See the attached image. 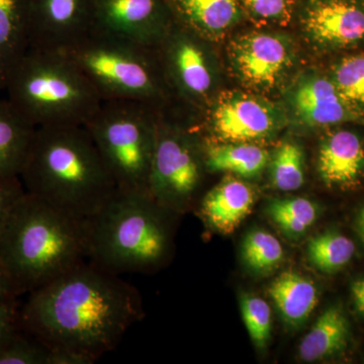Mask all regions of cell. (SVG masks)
Wrapping results in <instances>:
<instances>
[{
  "mask_svg": "<svg viewBox=\"0 0 364 364\" xmlns=\"http://www.w3.org/2000/svg\"><path fill=\"white\" fill-rule=\"evenodd\" d=\"M28 294L21 329L53 351L97 360L144 316L138 289L88 260Z\"/></svg>",
  "mask_w": 364,
  "mask_h": 364,
  "instance_id": "cell-1",
  "label": "cell"
},
{
  "mask_svg": "<svg viewBox=\"0 0 364 364\" xmlns=\"http://www.w3.org/2000/svg\"><path fill=\"white\" fill-rule=\"evenodd\" d=\"M20 178L26 193L80 224L119 191L85 126L36 128Z\"/></svg>",
  "mask_w": 364,
  "mask_h": 364,
  "instance_id": "cell-2",
  "label": "cell"
},
{
  "mask_svg": "<svg viewBox=\"0 0 364 364\" xmlns=\"http://www.w3.org/2000/svg\"><path fill=\"white\" fill-rule=\"evenodd\" d=\"M85 261L82 224L23 193L0 233V263L18 294H28Z\"/></svg>",
  "mask_w": 364,
  "mask_h": 364,
  "instance_id": "cell-3",
  "label": "cell"
},
{
  "mask_svg": "<svg viewBox=\"0 0 364 364\" xmlns=\"http://www.w3.org/2000/svg\"><path fill=\"white\" fill-rule=\"evenodd\" d=\"M169 212L148 193L117 191L82 224L87 260L119 275L155 269L169 252Z\"/></svg>",
  "mask_w": 364,
  "mask_h": 364,
  "instance_id": "cell-4",
  "label": "cell"
},
{
  "mask_svg": "<svg viewBox=\"0 0 364 364\" xmlns=\"http://www.w3.org/2000/svg\"><path fill=\"white\" fill-rule=\"evenodd\" d=\"M7 100L36 128L85 126L102 100L64 52L30 48L7 76Z\"/></svg>",
  "mask_w": 364,
  "mask_h": 364,
  "instance_id": "cell-5",
  "label": "cell"
},
{
  "mask_svg": "<svg viewBox=\"0 0 364 364\" xmlns=\"http://www.w3.org/2000/svg\"><path fill=\"white\" fill-rule=\"evenodd\" d=\"M63 52L102 102L133 100L163 109L173 95L154 47L92 28Z\"/></svg>",
  "mask_w": 364,
  "mask_h": 364,
  "instance_id": "cell-6",
  "label": "cell"
},
{
  "mask_svg": "<svg viewBox=\"0 0 364 364\" xmlns=\"http://www.w3.org/2000/svg\"><path fill=\"white\" fill-rule=\"evenodd\" d=\"M159 111L133 100H105L85 124L119 191L149 195Z\"/></svg>",
  "mask_w": 364,
  "mask_h": 364,
  "instance_id": "cell-7",
  "label": "cell"
},
{
  "mask_svg": "<svg viewBox=\"0 0 364 364\" xmlns=\"http://www.w3.org/2000/svg\"><path fill=\"white\" fill-rule=\"evenodd\" d=\"M203 168L202 146L193 127L172 121L160 109L148 184L151 198L170 210L183 208L200 188Z\"/></svg>",
  "mask_w": 364,
  "mask_h": 364,
  "instance_id": "cell-8",
  "label": "cell"
},
{
  "mask_svg": "<svg viewBox=\"0 0 364 364\" xmlns=\"http://www.w3.org/2000/svg\"><path fill=\"white\" fill-rule=\"evenodd\" d=\"M154 48L172 93L184 104L203 109L215 97L217 86L210 43L174 21Z\"/></svg>",
  "mask_w": 364,
  "mask_h": 364,
  "instance_id": "cell-9",
  "label": "cell"
},
{
  "mask_svg": "<svg viewBox=\"0 0 364 364\" xmlns=\"http://www.w3.org/2000/svg\"><path fill=\"white\" fill-rule=\"evenodd\" d=\"M203 109V127L215 142H259L274 136L284 124L277 105L243 91H223Z\"/></svg>",
  "mask_w": 364,
  "mask_h": 364,
  "instance_id": "cell-10",
  "label": "cell"
},
{
  "mask_svg": "<svg viewBox=\"0 0 364 364\" xmlns=\"http://www.w3.org/2000/svg\"><path fill=\"white\" fill-rule=\"evenodd\" d=\"M228 56L235 75L246 87L268 91L289 75L296 61V49L284 33L251 31L230 43Z\"/></svg>",
  "mask_w": 364,
  "mask_h": 364,
  "instance_id": "cell-11",
  "label": "cell"
},
{
  "mask_svg": "<svg viewBox=\"0 0 364 364\" xmlns=\"http://www.w3.org/2000/svg\"><path fill=\"white\" fill-rule=\"evenodd\" d=\"M294 20L321 49L364 44V0H299Z\"/></svg>",
  "mask_w": 364,
  "mask_h": 364,
  "instance_id": "cell-12",
  "label": "cell"
},
{
  "mask_svg": "<svg viewBox=\"0 0 364 364\" xmlns=\"http://www.w3.org/2000/svg\"><path fill=\"white\" fill-rule=\"evenodd\" d=\"M167 0H95L93 30L155 47L173 25Z\"/></svg>",
  "mask_w": 364,
  "mask_h": 364,
  "instance_id": "cell-13",
  "label": "cell"
},
{
  "mask_svg": "<svg viewBox=\"0 0 364 364\" xmlns=\"http://www.w3.org/2000/svg\"><path fill=\"white\" fill-rule=\"evenodd\" d=\"M95 0H28L30 48L66 51L92 30Z\"/></svg>",
  "mask_w": 364,
  "mask_h": 364,
  "instance_id": "cell-14",
  "label": "cell"
},
{
  "mask_svg": "<svg viewBox=\"0 0 364 364\" xmlns=\"http://www.w3.org/2000/svg\"><path fill=\"white\" fill-rule=\"evenodd\" d=\"M287 104L299 124L325 128L352 121L356 114L340 95L332 79L318 72H306L289 88Z\"/></svg>",
  "mask_w": 364,
  "mask_h": 364,
  "instance_id": "cell-15",
  "label": "cell"
},
{
  "mask_svg": "<svg viewBox=\"0 0 364 364\" xmlns=\"http://www.w3.org/2000/svg\"><path fill=\"white\" fill-rule=\"evenodd\" d=\"M173 21L210 44L245 20L239 0H167Z\"/></svg>",
  "mask_w": 364,
  "mask_h": 364,
  "instance_id": "cell-16",
  "label": "cell"
},
{
  "mask_svg": "<svg viewBox=\"0 0 364 364\" xmlns=\"http://www.w3.org/2000/svg\"><path fill=\"white\" fill-rule=\"evenodd\" d=\"M318 171L330 188L358 186L364 177V145L359 136L349 130L328 134L318 148Z\"/></svg>",
  "mask_w": 364,
  "mask_h": 364,
  "instance_id": "cell-17",
  "label": "cell"
},
{
  "mask_svg": "<svg viewBox=\"0 0 364 364\" xmlns=\"http://www.w3.org/2000/svg\"><path fill=\"white\" fill-rule=\"evenodd\" d=\"M257 200L255 188L234 176H225L200 203V215L219 233H233L250 214Z\"/></svg>",
  "mask_w": 364,
  "mask_h": 364,
  "instance_id": "cell-18",
  "label": "cell"
},
{
  "mask_svg": "<svg viewBox=\"0 0 364 364\" xmlns=\"http://www.w3.org/2000/svg\"><path fill=\"white\" fill-rule=\"evenodd\" d=\"M30 49L28 0H0V85Z\"/></svg>",
  "mask_w": 364,
  "mask_h": 364,
  "instance_id": "cell-19",
  "label": "cell"
},
{
  "mask_svg": "<svg viewBox=\"0 0 364 364\" xmlns=\"http://www.w3.org/2000/svg\"><path fill=\"white\" fill-rule=\"evenodd\" d=\"M268 293L280 317L289 327L303 325L318 304V289L313 280L291 270L279 275L270 284Z\"/></svg>",
  "mask_w": 364,
  "mask_h": 364,
  "instance_id": "cell-20",
  "label": "cell"
},
{
  "mask_svg": "<svg viewBox=\"0 0 364 364\" xmlns=\"http://www.w3.org/2000/svg\"><path fill=\"white\" fill-rule=\"evenodd\" d=\"M35 131L7 98L0 100V176H20Z\"/></svg>",
  "mask_w": 364,
  "mask_h": 364,
  "instance_id": "cell-21",
  "label": "cell"
},
{
  "mask_svg": "<svg viewBox=\"0 0 364 364\" xmlns=\"http://www.w3.org/2000/svg\"><path fill=\"white\" fill-rule=\"evenodd\" d=\"M350 328L340 306L327 309L310 332L301 340L299 354L301 360L315 363L332 358L346 348Z\"/></svg>",
  "mask_w": 364,
  "mask_h": 364,
  "instance_id": "cell-22",
  "label": "cell"
},
{
  "mask_svg": "<svg viewBox=\"0 0 364 364\" xmlns=\"http://www.w3.org/2000/svg\"><path fill=\"white\" fill-rule=\"evenodd\" d=\"M208 171H223L251 178L259 176L269 163L267 150L255 143H208L203 151Z\"/></svg>",
  "mask_w": 364,
  "mask_h": 364,
  "instance_id": "cell-23",
  "label": "cell"
},
{
  "mask_svg": "<svg viewBox=\"0 0 364 364\" xmlns=\"http://www.w3.org/2000/svg\"><path fill=\"white\" fill-rule=\"evenodd\" d=\"M355 253L353 242L336 232L318 235L311 239L306 256L314 267L324 273H334L350 262Z\"/></svg>",
  "mask_w": 364,
  "mask_h": 364,
  "instance_id": "cell-24",
  "label": "cell"
},
{
  "mask_svg": "<svg viewBox=\"0 0 364 364\" xmlns=\"http://www.w3.org/2000/svg\"><path fill=\"white\" fill-rule=\"evenodd\" d=\"M272 186L282 191H294L305 183V155L294 141L280 144L269 158Z\"/></svg>",
  "mask_w": 364,
  "mask_h": 364,
  "instance_id": "cell-25",
  "label": "cell"
},
{
  "mask_svg": "<svg viewBox=\"0 0 364 364\" xmlns=\"http://www.w3.org/2000/svg\"><path fill=\"white\" fill-rule=\"evenodd\" d=\"M330 78L351 111L356 116H363L364 54L350 55L340 60Z\"/></svg>",
  "mask_w": 364,
  "mask_h": 364,
  "instance_id": "cell-26",
  "label": "cell"
},
{
  "mask_svg": "<svg viewBox=\"0 0 364 364\" xmlns=\"http://www.w3.org/2000/svg\"><path fill=\"white\" fill-rule=\"evenodd\" d=\"M284 257L280 242L264 230L249 232L242 244V258L249 269L256 273L272 272Z\"/></svg>",
  "mask_w": 364,
  "mask_h": 364,
  "instance_id": "cell-27",
  "label": "cell"
},
{
  "mask_svg": "<svg viewBox=\"0 0 364 364\" xmlns=\"http://www.w3.org/2000/svg\"><path fill=\"white\" fill-rule=\"evenodd\" d=\"M268 214L284 233L299 237L317 220L318 208L308 198H289L270 203Z\"/></svg>",
  "mask_w": 364,
  "mask_h": 364,
  "instance_id": "cell-28",
  "label": "cell"
},
{
  "mask_svg": "<svg viewBox=\"0 0 364 364\" xmlns=\"http://www.w3.org/2000/svg\"><path fill=\"white\" fill-rule=\"evenodd\" d=\"M51 349L20 329L0 347V364H50Z\"/></svg>",
  "mask_w": 364,
  "mask_h": 364,
  "instance_id": "cell-29",
  "label": "cell"
},
{
  "mask_svg": "<svg viewBox=\"0 0 364 364\" xmlns=\"http://www.w3.org/2000/svg\"><path fill=\"white\" fill-rule=\"evenodd\" d=\"M245 18L258 26H287L296 18L299 0H239Z\"/></svg>",
  "mask_w": 364,
  "mask_h": 364,
  "instance_id": "cell-30",
  "label": "cell"
},
{
  "mask_svg": "<svg viewBox=\"0 0 364 364\" xmlns=\"http://www.w3.org/2000/svg\"><path fill=\"white\" fill-rule=\"evenodd\" d=\"M240 306L244 324L258 348H264L272 335V310L264 299L244 294L241 296Z\"/></svg>",
  "mask_w": 364,
  "mask_h": 364,
  "instance_id": "cell-31",
  "label": "cell"
},
{
  "mask_svg": "<svg viewBox=\"0 0 364 364\" xmlns=\"http://www.w3.org/2000/svg\"><path fill=\"white\" fill-rule=\"evenodd\" d=\"M25 193L20 176H0V233L14 203Z\"/></svg>",
  "mask_w": 364,
  "mask_h": 364,
  "instance_id": "cell-32",
  "label": "cell"
},
{
  "mask_svg": "<svg viewBox=\"0 0 364 364\" xmlns=\"http://www.w3.org/2000/svg\"><path fill=\"white\" fill-rule=\"evenodd\" d=\"M20 329V306L18 299L0 303V347Z\"/></svg>",
  "mask_w": 364,
  "mask_h": 364,
  "instance_id": "cell-33",
  "label": "cell"
},
{
  "mask_svg": "<svg viewBox=\"0 0 364 364\" xmlns=\"http://www.w3.org/2000/svg\"><path fill=\"white\" fill-rule=\"evenodd\" d=\"M97 359L86 354L67 350H51L50 364H93Z\"/></svg>",
  "mask_w": 364,
  "mask_h": 364,
  "instance_id": "cell-34",
  "label": "cell"
},
{
  "mask_svg": "<svg viewBox=\"0 0 364 364\" xmlns=\"http://www.w3.org/2000/svg\"><path fill=\"white\" fill-rule=\"evenodd\" d=\"M20 294L14 287L9 273L0 263V303L18 299Z\"/></svg>",
  "mask_w": 364,
  "mask_h": 364,
  "instance_id": "cell-35",
  "label": "cell"
},
{
  "mask_svg": "<svg viewBox=\"0 0 364 364\" xmlns=\"http://www.w3.org/2000/svg\"><path fill=\"white\" fill-rule=\"evenodd\" d=\"M351 294L356 310L364 316V279L356 280L352 284Z\"/></svg>",
  "mask_w": 364,
  "mask_h": 364,
  "instance_id": "cell-36",
  "label": "cell"
},
{
  "mask_svg": "<svg viewBox=\"0 0 364 364\" xmlns=\"http://www.w3.org/2000/svg\"><path fill=\"white\" fill-rule=\"evenodd\" d=\"M360 226L361 229H363V232L364 234V208L363 210H361L360 213Z\"/></svg>",
  "mask_w": 364,
  "mask_h": 364,
  "instance_id": "cell-37",
  "label": "cell"
},
{
  "mask_svg": "<svg viewBox=\"0 0 364 364\" xmlns=\"http://www.w3.org/2000/svg\"><path fill=\"white\" fill-rule=\"evenodd\" d=\"M2 90V87H1V85H0V91Z\"/></svg>",
  "mask_w": 364,
  "mask_h": 364,
  "instance_id": "cell-38",
  "label": "cell"
}]
</instances>
